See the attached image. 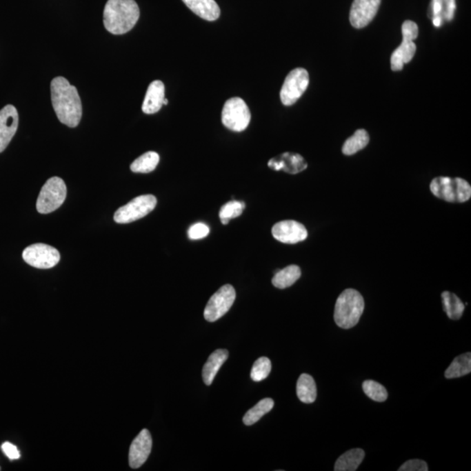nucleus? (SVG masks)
I'll use <instances>...</instances> for the list:
<instances>
[{"label": "nucleus", "instance_id": "f257e3e1", "mask_svg": "<svg viewBox=\"0 0 471 471\" xmlns=\"http://www.w3.org/2000/svg\"><path fill=\"white\" fill-rule=\"evenodd\" d=\"M51 100L56 115L61 123L77 128L82 117V105L77 88L64 77L51 82Z\"/></svg>", "mask_w": 471, "mask_h": 471}, {"label": "nucleus", "instance_id": "f03ea898", "mask_svg": "<svg viewBox=\"0 0 471 471\" xmlns=\"http://www.w3.org/2000/svg\"><path fill=\"white\" fill-rule=\"evenodd\" d=\"M140 17L139 6L134 0H108L103 12L105 28L112 34H127Z\"/></svg>", "mask_w": 471, "mask_h": 471}, {"label": "nucleus", "instance_id": "7ed1b4c3", "mask_svg": "<svg viewBox=\"0 0 471 471\" xmlns=\"http://www.w3.org/2000/svg\"><path fill=\"white\" fill-rule=\"evenodd\" d=\"M364 308V299L360 292L354 289L345 290L336 301L334 321L341 328H352L360 321Z\"/></svg>", "mask_w": 471, "mask_h": 471}, {"label": "nucleus", "instance_id": "20e7f679", "mask_svg": "<svg viewBox=\"0 0 471 471\" xmlns=\"http://www.w3.org/2000/svg\"><path fill=\"white\" fill-rule=\"evenodd\" d=\"M434 196L450 203H464L471 197L470 184L462 179L440 177L430 183Z\"/></svg>", "mask_w": 471, "mask_h": 471}, {"label": "nucleus", "instance_id": "39448f33", "mask_svg": "<svg viewBox=\"0 0 471 471\" xmlns=\"http://www.w3.org/2000/svg\"><path fill=\"white\" fill-rule=\"evenodd\" d=\"M67 197V186L60 177H52L42 187L36 208L38 212L48 214L60 208Z\"/></svg>", "mask_w": 471, "mask_h": 471}, {"label": "nucleus", "instance_id": "423d86ee", "mask_svg": "<svg viewBox=\"0 0 471 471\" xmlns=\"http://www.w3.org/2000/svg\"><path fill=\"white\" fill-rule=\"evenodd\" d=\"M403 39L399 48L394 50L391 56V68L393 71H401L404 64L408 63L413 59L417 51V46L414 41L418 36V26L414 21H407L403 23Z\"/></svg>", "mask_w": 471, "mask_h": 471}, {"label": "nucleus", "instance_id": "0eeeda50", "mask_svg": "<svg viewBox=\"0 0 471 471\" xmlns=\"http://www.w3.org/2000/svg\"><path fill=\"white\" fill-rule=\"evenodd\" d=\"M251 118V112L243 99L234 97L226 102L222 111V123L229 130H245Z\"/></svg>", "mask_w": 471, "mask_h": 471}, {"label": "nucleus", "instance_id": "6e6552de", "mask_svg": "<svg viewBox=\"0 0 471 471\" xmlns=\"http://www.w3.org/2000/svg\"><path fill=\"white\" fill-rule=\"evenodd\" d=\"M157 200L153 195L136 197L126 206L121 207L114 213V219L117 223H130L143 219L156 208Z\"/></svg>", "mask_w": 471, "mask_h": 471}, {"label": "nucleus", "instance_id": "1a4fd4ad", "mask_svg": "<svg viewBox=\"0 0 471 471\" xmlns=\"http://www.w3.org/2000/svg\"><path fill=\"white\" fill-rule=\"evenodd\" d=\"M308 72L304 68H296L286 77L281 91V99L285 106H292L308 90Z\"/></svg>", "mask_w": 471, "mask_h": 471}, {"label": "nucleus", "instance_id": "9d476101", "mask_svg": "<svg viewBox=\"0 0 471 471\" xmlns=\"http://www.w3.org/2000/svg\"><path fill=\"white\" fill-rule=\"evenodd\" d=\"M236 299V291L232 285H225L214 293L204 309V319L215 322L228 312Z\"/></svg>", "mask_w": 471, "mask_h": 471}, {"label": "nucleus", "instance_id": "9b49d317", "mask_svg": "<svg viewBox=\"0 0 471 471\" xmlns=\"http://www.w3.org/2000/svg\"><path fill=\"white\" fill-rule=\"evenodd\" d=\"M22 257L29 265L39 269L54 268L61 260L58 250L45 243H34L28 246L23 252Z\"/></svg>", "mask_w": 471, "mask_h": 471}, {"label": "nucleus", "instance_id": "f8f14e48", "mask_svg": "<svg viewBox=\"0 0 471 471\" xmlns=\"http://www.w3.org/2000/svg\"><path fill=\"white\" fill-rule=\"evenodd\" d=\"M273 238L284 243H297L308 239V232L302 223L293 220L277 223L272 227Z\"/></svg>", "mask_w": 471, "mask_h": 471}, {"label": "nucleus", "instance_id": "ddd939ff", "mask_svg": "<svg viewBox=\"0 0 471 471\" xmlns=\"http://www.w3.org/2000/svg\"><path fill=\"white\" fill-rule=\"evenodd\" d=\"M381 0H354L350 12V22L355 28L361 29L373 21L380 8Z\"/></svg>", "mask_w": 471, "mask_h": 471}, {"label": "nucleus", "instance_id": "4468645a", "mask_svg": "<svg viewBox=\"0 0 471 471\" xmlns=\"http://www.w3.org/2000/svg\"><path fill=\"white\" fill-rule=\"evenodd\" d=\"M19 127L17 108L8 105L0 110V153L8 148Z\"/></svg>", "mask_w": 471, "mask_h": 471}, {"label": "nucleus", "instance_id": "2eb2a0df", "mask_svg": "<svg viewBox=\"0 0 471 471\" xmlns=\"http://www.w3.org/2000/svg\"><path fill=\"white\" fill-rule=\"evenodd\" d=\"M151 450H152V437L149 430H143L131 443L128 461H130V466L132 469H138L143 466L148 457H150Z\"/></svg>", "mask_w": 471, "mask_h": 471}, {"label": "nucleus", "instance_id": "dca6fc26", "mask_svg": "<svg viewBox=\"0 0 471 471\" xmlns=\"http://www.w3.org/2000/svg\"><path fill=\"white\" fill-rule=\"evenodd\" d=\"M268 167L275 171L283 170L289 174H298L308 168V163L301 154L285 152L270 160Z\"/></svg>", "mask_w": 471, "mask_h": 471}, {"label": "nucleus", "instance_id": "f3484780", "mask_svg": "<svg viewBox=\"0 0 471 471\" xmlns=\"http://www.w3.org/2000/svg\"><path fill=\"white\" fill-rule=\"evenodd\" d=\"M166 99V87L161 81H154L148 88L143 108V113L153 114L160 111Z\"/></svg>", "mask_w": 471, "mask_h": 471}, {"label": "nucleus", "instance_id": "a211bd4d", "mask_svg": "<svg viewBox=\"0 0 471 471\" xmlns=\"http://www.w3.org/2000/svg\"><path fill=\"white\" fill-rule=\"evenodd\" d=\"M456 11V0H431L429 16L436 28L444 21H452Z\"/></svg>", "mask_w": 471, "mask_h": 471}, {"label": "nucleus", "instance_id": "6ab92c4d", "mask_svg": "<svg viewBox=\"0 0 471 471\" xmlns=\"http://www.w3.org/2000/svg\"><path fill=\"white\" fill-rule=\"evenodd\" d=\"M184 4L200 18L208 21H217L220 8L215 0H183Z\"/></svg>", "mask_w": 471, "mask_h": 471}, {"label": "nucleus", "instance_id": "aec40b11", "mask_svg": "<svg viewBox=\"0 0 471 471\" xmlns=\"http://www.w3.org/2000/svg\"><path fill=\"white\" fill-rule=\"evenodd\" d=\"M229 357L226 349H217L213 352L203 368V380L207 386L212 385L217 372Z\"/></svg>", "mask_w": 471, "mask_h": 471}, {"label": "nucleus", "instance_id": "412c9836", "mask_svg": "<svg viewBox=\"0 0 471 471\" xmlns=\"http://www.w3.org/2000/svg\"><path fill=\"white\" fill-rule=\"evenodd\" d=\"M365 457V452L361 449H352L341 454L336 461L335 471H355L361 465Z\"/></svg>", "mask_w": 471, "mask_h": 471}, {"label": "nucleus", "instance_id": "4be33fe9", "mask_svg": "<svg viewBox=\"0 0 471 471\" xmlns=\"http://www.w3.org/2000/svg\"><path fill=\"white\" fill-rule=\"evenodd\" d=\"M297 395L299 401L306 404L314 403L317 397L314 378L308 374H302L297 382Z\"/></svg>", "mask_w": 471, "mask_h": 471}, {"label": "nucleus", "instance_id": "5701e85b", "mask_svg": "<svg viewBox=\"0 0 471 471\" xmlns=\"http://www.w3.org/2000/svg\"><path fill=\"white\" fill-rule=\"evenodd\" d=\"M301 276V270L298 265H292L283 270H278L272 278V285L279 289L292 286Z\"/></svg>", "mask_w": 471, "mask_h": 471}, {"label": "nucleus", "instance_id": "b1692460", "mask_svg": "<svg viewBox=\"0 0 471 471\" xmlns=\"http://www.w3.org/2000/svg\"><path fill=\"white\" fill-rule=\"evenodd\" d=\"M441 299H443V309L448 317L454 321H457L462 317L465 305L456 294L450 292H443L441 293Z\"/></svg>", "mask_w": 471, "mask_h": 471}, {"label": "nucleus", "instance_id": "393cba45", "mask_svg": "<svg viewBox=\"0 0 471 471\" xmlns=\"http://www.w3.org/2000/svg\"><path fill=\"white\" fill-rule=\"evenodd\" d=\"M470 372L471 354L466 352L454 359L452 363L445 371V377L447 379L459 378L469 374Z\"/></svg>", "mask_w": 471, "mask_h": 471}, {"label": "nucleus", "instance_id": "a878e982", "mask_svg": "<svg viewBox=\"0 0 471 471\" xmlns=\"http://www.w3.org/2000/svg\"><path fill=\"white\" fill-rule=\"evenodd\" d=\"M160 157L154 151H149L132 163L130 170L134 173L152 172L159 163Z\"/></svg>", "mask_w": 471, "mask_h": 471}, {"label": "nucleus", "instance_id": "bb28decb", "mask_svg": "<svg viewBox=\"0 0 471 471\" xmlns=\"http://www.w3.org/2000/svg\"><path fill=\"white\" fill-rule=\"evenodd\" d=\"M273 406H274V401L271 398H265V399L259 401L254 407L246 412L243 418V423L246 426H251V425L256 423L265 414L269 413L272 410Z\"/></svg>", "mask_w": 471, "mask_h": 471}, {"label": "nucleus", "instance_id": "cd10ccee", "mask_svg": "<svg viewBox=\"0 0 471 471\" xmlns=\"http://www.w3.org/2000/svg\"><path fill=\"white\" fill-rule=\"evenodd\" d=\"M368 143H370V136H368V132L365 130H358L354 136L349 137L345 141L343 147H342V152L345 156H352V154L357 153L358 151L363 150Z\"/></svg>", "mask_w": 471, "mask_h": 471}, {"label": "nucleus", "instance_id": "c85d7f7f", "mask_svg": "<svg viewBox=\"0 0 471 471\" xmlns=\"http://www.w3.org/2000/svg\"><path fill=\"white\" fill-rule=\"evenodd\" d=\"M245 204L240 201H230L221 207L219 217L223 225H228L230 221L239 217L245 210Z\"/></svg>", "mask_w": 471, "mask_h": 471}, {"label": "nucleus", "instance_id": "c756f323", "mask_svg": "<svg viewBox=\"0 0 471 471\" xmlns=\"http://www.w3.org/2000/svg\"><path fill=\"white\" fill-rule=\"evenodd\" d=\"M362 388H363L364 393L370 399L377 401V403H383L388 399V394L386 388L377 381H365L362 384Z\"/></svg>", "mask_w": 471, "mask_h": 471}, {"label": "nucleus", "instance_id": "7c9ffc66", "mask_svg": "<svg viewBox=\"0 0 471 471\" xmlns=\"http://www.w3.org/2000/svg\"><path fill=\"white\" fill-rule=\"evenodd\" d=\"M271 370V361L266 357L259 358L253 364L251 377L254 381H261L268 377Z\"/></svg>", "mask_w": 471, "mask_h": 471}, {"label": "nucleus", "instance_id": "2f4dec72", "mask_svg": "<svg viewBox=\"0 0 471 471\" xmlns=\"http://www.w3.org/2000/svg\"><path fill=\"white\" fill-rule=\"evenodd\" d=\"M210 228L203 223H197L190 227L188 230V237L191 240H199L206 238L209 235Z\"/></svg>", "mask_w": 471, "mask_h": 471}, {"label": "nucleus", "instance_id": "473e14b6", "mask_svg": "<svg viewBox=\"0 0 471 471\" xmlns=\"http://www.w3.org/2000/svg\"><path fill=\"white\" fill-rule=\"evenodd\" d=\"M399 471H428V464L423 460L414 459L408 461L399 468Z\"/></svg>", "mask_w": 471, "mask_h": 471}, {"label": "nucleus", "instance_id": "72a5a7b5", "mask_svg": "<svg viewBox=\"0 0 471 471\" xmlns=\"http://www.w3.org/2000/svg\"><path fill=\"white\" fill-rule=\"evenodd\" d=\"M1 448L3 452L10 460H18L21 457V452H19L18 448L9 441L3 443Z\"/></svg>", "mask_w": 471, "mask_h": 471}, {"label": "nucleus", "instance_id": "f704fd0d", "mask_svg": "<svg viewBox=\"0 0 471 471\" xmlns=\"http://www.w3.org/2000/svg\"><path fill=\"white\" fill-rule=\"evenodd\" d=\"M168 103H169V101H168L167 99H164L163 105H168Z\"/></svg>", "mask_w": 471, "mask_h": 471}, {"label": "nucleus", "instance_id": "c9c22d12", "mask_svg": "<svg viewBox=\"0 0 471 471\" xmlns=\"http://www.w3.org/2000/svg\"><path fill=\"white\" fill-rule=\"evenodd\" d=\"M0 470H1V469H0Z\"/></svg>", "mask_w": 471, "mask_h": 471}]
</instances>
